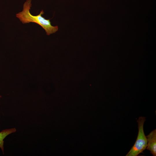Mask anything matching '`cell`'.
<instances>
[{
	"mask_svg": "<svg viewBox=\"0 0 156 156\" xmlns=\"http://www.w3.org/2000/svg\"><path fill=\"white\" fill-rule=\"evenodd\" d=\"M16 130L15 128L3 130L0 132V148L4 153V139L9 134L15 132Z\"/></svg>",
	"mask_w": 156,
	"mask_h": 156,
	"instance_id": "cell-4",
	"label": "cell"
},
{
	"mask_svg": "<svg viewBox=\"0 0 156 156\" xmlns=\"http://www.w3.org/2000/svg\"><path fill=\"white\" fill-rule=\"evenodd\" d=\"M147 143L146 148L149 151L153 156H156V129L146 136Z\"/></svg>",
	"mask_w": 156,
	"mask_h": 156,
	"instance_id": "cell-3",
	"label": "cell"
},
{
	"mask_svg": "<svg viewBox=\"0 0 156 156\" xmlns=\"http://www.w3.org/2000/svg\"><path fill=\"white\" fill-rule=\"evenodd\" d=\"M145 117H139L137 122L138 123V132L136 140L133 146L126 156H137L143 153L147 146V141L143 129V126L146 120Z\"/></svg>",
	"mask_w": 156,
	"mask_h": 156,
	"instance_id": "cell-2",
	"label": "cell"
},
{
	"mask_svg": "<svg viewBox=\"0 0 156 156\" xmlns=\"http://www.w3.org/2000/svg\"></svg>",
	"mask_w": 156,
	"mask_h": 156,
	"instance_id": "cell-5",
	"label": "cell"
},
{
	"mask_svg": "<svg viewBox=\"0 0 156 156\" xmlns=\"http://www.w3.org/2000/svg\"><path fill=\"white\" fill-rule=\"evenodd\" d=\"M31 6V0H27L23 4V10L16 14V17L23 24L30 22L36 23L44 29L47 35L55 33L58 31L57 26H52L50 19H46L42 16V15L44 14L42 10L36 16L32 15L30 12Z\"/></svg>",
	"mask_w": 156,
	"mask_h": 156,
	"instance_id": "cell-1",
	"label": "cell"
}]
</instances>
